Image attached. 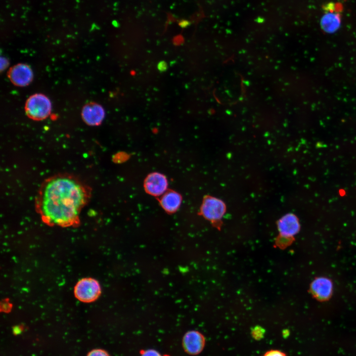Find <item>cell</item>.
Wrapping results in <instances>:
<instances>
[{
    "mask_svg": "<svg viewBox=\"0 0 356 356\" xmlns=\"http://www.w3.org/2000/svg\"><path fill=\"white\" fill-rule=\"evenodd\" d=\"M91 197V189L76 177L58 174L45 179L35 198V207L46 224L75 226Z\"/></svg>",
    "mask_w": 356,
    "mask_h": 356,
    "instance_id": "1",
    "label": "cell"
},
{
    "mask_svg": "<svg viewBox=\"0 0 356 356\" xmlns=\"http://www.w3.org/2000/svg\"><path fill=\"white\" fill-rule=\"evenodd\" d=\"M25 109L30 118L40 121L49 116L51 110V104L49 99L45 95L36 93L27 99Z\"/></svg>",
    "mask_w": 356,
    "mask_h": 356,
    "instance_id": "2",
    "label": "cell"
},
{
    "mask_svg": "<svg viewBox=\"0 0 356 356\" xmlns=\"http://www.w3.org/2000/svg\"><path fill=\"white\" fill-rule=\"evenodd\" d=\"M101 289L99 282L92 278H84L80 280L74 288V294L79 301L90 303L100 295Z\"/></svg>",
    "mask_w": 356,
    "mask_h": 356,
    "instance_id": "3",
    "label": "cell"
},
{
    "mask_svg": "<svg viewBox=\"0 0 356 356\" xmlns=\"http://www.w3.org/2000/svg\"><path fill=\"white\" fill-rule=\"evenodd\" d=\"M337 4L329 3L324 7V13L320 18V25L325 32L332 33L340 27L341 15Z\"/></svg>",
    "mask_w": 356,
    "mask_h": 356,
    "instance_id": "4",
    "label": "cell"
},
{
    "mask_svg": "<svg viewBox=\"0 0 356 356\" xmlns=\"http://www.w3.org/2000/svg\"><path fill=\"white\" fill-rule=\"evenodd\" d=\"M225 211L224 203L221 200L213 197L205 199L201 207L202 215L206 219L216 222L220 220Z\"/></svg>",
    "mask_w": 356,
    "mask_h": 356,
    "instance_id": "5",
    "label": "cell"
},
{
    "mask_svg": "<svg viewBox=\"0 0 356 356\" xmlns=\"http://www.w3.org/2000/svg\"><path fill=\"white\" fill-rule=\"evenodd\" d=\"M205 338L198 331L191 330L187 332L182 338V346L185 352L191 355H197L204 349Z\"/></svg>",
    "mask_w": 356,
    "mask_h": 356,
    "instance_id": "6",
    "label": "cell"
},
{
    "mask_svg": "<svg viewBox=\"0 0 356 356\" xmlns=\"http://www.w3.org/2000/svg\"><path fill=\"white\" fill-rule=\"evenodd\" d=\"M277 228L281 238L289 240L299 232L300 224L296 215L287 214L278 221Z\"/></svg>",
    "mask_w": 356,
    "mask_h": 356,
    "instance_id": "7",
    "label": "cell"
},
{
    "mask_svg": "<svg viewBox=\"0 0 356 356\" xmlns=\"http://www.w3.org/2000/svg\"><path fill=\"white\" fill-rule=\"evenodd\" d=\"M8 77L12 83L15 86L25 87L31 82L33 78V73L28 65L19 63L9 70Z\"/></svg>",
    "mask_w": 356,
    "mask_h": 356,
    "instance_id": "8",
    "label": "cell"
},
{
    "mask_svg": "<svg viewBox=\"0 0 356 356\" xmlns=\"http://www.w3.org/2000/svg\"><path fill=\"white\" fill-rule=\"evenodd\" d=\"M84 122L89 126L99 125L105 116L103 107L96 103H89L85 105L82 111Z\"/></svg>",
    "mask_w": 356,
    "mask_h": 356,
    "instance_id": "9",
    "label": "cell"
},
{
    "mask_svg": "<svg viewBox=\"0 0 356 356\" xmlns=\"http://www.w3.org/2000/svg\"><path fill=\"white\" fill-rule=\"evenodd\" d=\"M168 182L166 177L162 174L154 173L150 174L144 182L146 191L151 195L159 196L163 194L167 189Z\"/></svg>",
    "mask_w": 356,
    "mask_h": 356,
    "instance_id": "10",
    "label": "cell"
},
{
    "mask_svg": "<svg viewBox=\"0 0 356 356\" xmlns=\"http://www.w3.org/2000/svg\"><path fill=\"white\" fill-rule=\"evenodd\" d=\"M332 288L331 281L324 277L315 278L311 285V290L312 294L320 300L328 299L332 294Z\"/></svg>",
    "mask_w": 356,
    "mask_h": 356,
    "instance_id": "11",
    "label": "cell"
},
{
    "mask_svg": "<svg viewBox=\"0 0 356 356\" xmlns=\"http://www.w3.org/2000/svg\"><path fill=\"white\" fill-rule=\"evenodd\" d=\"M181 202V196L178 193L173 191L165 193L160 201L163 209L169 213L176 212L179 208Z\"/></svg>",
    "mask_w": 356,
    "mask_h": 356,
    "instance_id": "12",
    "label": "cell"
},
{
    "mask_svg": "<svg viewBox=\"0 0 356 356\" xmlns=\"http://www.w3.org/2000/svg\"><path fill=\"white\" fill-rule=\"evenodd\" d=\"M87 356H110L108 353L102 349H94L89 352Z\"/></svg>",
    "mask_w": 356,
    "mask_h": 356,
    "instance_id": "13",
    "label": "cell"
},
{
    "mask_svg": "<svg viewBox=\"0 0 356 356\" xmlns=\"http://www.w3.org/2000/svg\"><path fill=\"white\" fill-rule=\"evenodd\" d=\"M264 330L260 327H255L252 331L253 337L256 339H260L264 336Z\"/></svg>",
    "mask_w": 356,
    "mask_h": 356,
    "instance_id": "14",
    "label": "cell"
},
{
    "mask_svg": "<svg viewBox=\"0 0 356 356\" xmlns=\"http://www.w3.org/2000/svg\"><path fill=\"white\" fill-rule=\"evenodd\" d=\"M262 356H286L283 352L278 350H271L267 351Z\"/></svg>",
    "mask_w": 356,
    "mask_h": 356,
    "instance_id": "15",
    "label": "cell"
},
{
    "mask_svg": "<svg viewBox=\"0 0 356 356\" xmlns=\"http://www.w3.org/2000/svg\"><path fill=\"white\" fill-rule=\"evenodd\" d=\"M140 356H162V355L155 350L148 349L142 351Z\"/></svg>",
    "mask_w": 356,
    "mask_h": 356,
    "instance_id": "16",
    "label": "cell"
},
{
    "mask_svg": "<svg viewBox=\"0 0 356 356\" xmlns=\"http://www.w3.org/2000/svg\"><path fill=\"white\" fill-rule=\"evenodd\" d=\"M157 69L160 72H165L168 69V65L165 61H161L157 64Z\"/></svg>",
    "mask_w": 356,
    "mask_h": 356,
    "instance_id": "17",
    "label": "cell"
}]
</instances>
